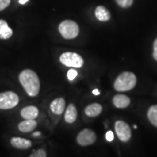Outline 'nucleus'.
Masks as SVG:
<instances>
[{
	"mask_svg": "<svg viewBox=\"0 0 157 157\" xmlns=\"http://www.w3.org/2000/svg\"><path fill=\"white\" fill-rule=\"evenodd\" d=\"M77 71L75 69H70L69 71H68V74H67V76H68V78L69 80H74V78H75L76 76H77Z\"/></svg>",
	"mask_w": 157,
	"mask_h": 157,
	"instance_id": "obj_21",
	"label": "nucleus"
},
{
	"mask_svg": "<svg viewBox=\"0 0 157 157\" xmlns=\"http://www.w3.org/2000/svg\"><path fill=\"white\" fill-rule=\"evenodd\" d=\"M41 135V133L39 132H36L33 133V136H34V137H38L39 135Z\"/></svg>",
	"mask_w": 157,
	"mask_h": 157,
	"instance_id": "obj_26",
	"label": "nucleus"
},
{
	"mask_svg": "<svg viewBox=\"0 0 157 157\" xmlns=\"http://www.w3.org/2000/svg\"><path fill=\"white\" fill-rule=\"evenodd\" d=\"M103 111V107L99 103H92L85 108V114L90 117H95L100 115Z\"/></svg>",
	"mask_w": 157,
	"mask_h": 157,
	"instance_id": "obj_14",
	"label": "nucleus"
},
{
	"mask_svg": "<svg viewBox=\"0 0 157 157\" xmlns=\"http://www.w3.org/2000/svg\"><path fill=\"white\" fill-rule=\"evenodd\" d=\"M58 30L61 36L66 39L76 38L79 33V27L77 23L71 20H66L60 23Z\"/></svg>",
	"mask_w": 157,
	"mask_h": 157,
	"instance_id": "obj_3",
	"label": "nucleus"
},
{
	"mask_svg": "<svg viewBox=\"0 0 157 157\" xmlns=\"http://www.w3.org/2000/svg\"><path fill=\"white\" fill-rule=\"evenodd\" d=\"M37 126V122L34 119H25L18 124V129L22 132H30L34 130Z\"/></svg>",
	"mask_w": 157,
	"mask_h": 157,
	"instance_id": "obj_13",
	"label": "nucleus"
},
{
	"mask_svg": "<svg viewBox=\"0 0 157 157\" xmlns=\"http://www.w3.org/2000/svg\"><path fill=\"white\" fill-rule=\"evenodd\" d=\"M116 2L123 8H128L132 5L134 0H116Z\"/></svg>",
	"mask_w": 157,
	"mask_h": 157,
	"instance_id": "obj_18",
	"label": "nucleus"
},
{
	"mask_svg": "<svg viewBox=\"0 0 157 157\" xmlns=\"http://www.w3.org/2000/svg\"><path fill=\"white\" fill-rule=\"evenodd\" d=\"M115 131L119 139L122 142L129 141L132 136V132L128 124L121 120L116 121Z\"/></svg>",
	"mask_w": 157,
	"mask_h": 157,
	"instance_id": "obj_6",
	"label": "nucleus"
},
{
	"mask_svg": "<svg viewBox=\"0 0 157 157\" xmlns=\"http://www.w3.org/2000/svg\"><path fill=\"white\" fill-rule=\"evenodd\" d=\"M13 30L5 20L0 19V39H8L13 36Z\"/></svg>",
	"mask_w": 157,
	"mask_h": 157,
	"instance_id": "obj_16",
	"label": "nucleus"
},
{
	"mask_svg": "<svg viewBox=\"0 0 157 157\" xmlns=\"http://www.w3.org/2000/svg\"><path fill=\"white\" fill-rule=\"evenodd\" d=\"M47 153L44 149L39 148L38 150L33 151L32 154L30 155V157H46Z\"/></svg>",
	"mask_w": 157,
	"mask_h": 157,
	"instance_id": "obj_19",
	"label": "nucleus"
},
{
	"mask_svg": "<svg viewBox=\"0 0 157 157\" xmlns=\"http://www.w3.org/2000/svg\"><path fill=\"white\" fill-rule=\"evenodd\" d=\"M10 143L12 146L17 149H28L32 146L31 140L20 137H12Z\"/></svg>",
	"mask_w": 157,
	"mask_h": 157,
	"instance_id": "obj_9",
	"label": "nucleus"
},
{
	"mask_svg": "<svg viewBox=\"0 0 157 157\" xmlns=\"http://www.w3.org/2000/svg\"><path fill=\"white\" fill-rule=\"evenodd\" d=\"M134 128H135V129H137V126H136V125H135V126H134Z\"/></svg>",
	"mask_w": 157,
	"mask_h": 157,
	"instance_id": "obj_27",
	"label": "nucleus"
},
{
	"mask_svg": "<svg viewBox=\"0 0 157 157\" xmlns=\"http://www.w3.org/2000/svg\"><path fill=\"white\" fill-rule=\"evenodd\" d=\"M105 138H106V140L108 141H109V142H111V141H112L113 140L114 135H113L112 131H108L106 135H105Z\"/></svg>",
	"mask_w": 157,
	"mask_h": 157,
	"instance_id": "obj_22",
	"label": "nucleus"
},
{
	"mask_svg": "<svg viewBox=\"0 0 157 157\" xmlns=\"http://www.w3.org/2000/svg\"><path fill=\"white\" fill-rule=\"evenodd\" d=\"M148 118L150 122L157 127V105H152L149 108L148 111Z\"/></svg>",
	"mask_w": 157,
	"mask_h": 157,
	"instance_id": "obj_17",
	"label": "nucleus"
},
{
	"mask_svg": "<svg viewBox=\"0 0 157 157\" xmlns=\"http://www.w3.org/2000/svg\"><path fill=\"white\" fill-rule=\"evenodd\" d=\"M113 103L118 109H125L130 104V99L124 95H117L113 98Z\"/></svg>",
	"mask_w": 157,
	"mask_h": 157,
	"instance_id": "obj_11",
	"label": "nucleus"
},
{
	"mask_svg": "<svg viewBox=\"0 0 157 157\" xmlns=\"http://www.w3.org/2000/svg\"><path fill=\"white\" fill-rule=\"evenodd\" d=\"M21 115L25 119H35L39 115V109L34 105L26 106L21 110Z\"/></svg>",
	"mask_w": 157,
	"mask_h": 157,
	"instance_id": "obj_10",
	"label": "nucleus"
},
{
	"mask_svg": "<svg viewBox=\"0 0 157 157\" xmlns=\"http://www.w3.org/2000/svg\"><path fill=\"white\" fill-rule=\"evenodd\" d=\"M19 103V97L14 92L0 93V109L7 110L15 108Z\"/></svg>",
	"mask_w": 157,
	"mask_h": 157,
	"instance_id": "obj_5",
	"label": "nucleus"
},
{
	"mask_svg": "<svg viewBox=\"0 0 157 157\" xmlns=\"http://www.w3.org/2000/svg\"><path fill=\"white\" fill-rule=\"evenodd\" d=\"M65 108H66V101L63 98H56L50 103L51 111L56 115L62 114Z\"/></svg>",
	"mask_w": 157,
	"mask_h": 157,
	"instance_id": "obj_8",
	"label": "nucleus"
},
{
	"mask_svg": "<svg viewBox=\"0 0 157 157\" xmlns=\"http://www.w3.org/2000/svg\"><path fill=\"white\" fill-rule=\"evenodd\" d=\"M95 13L97 19L102 22H105L111 18V13L104 6H98L95 9Z\"/></svg>",
	"mask_w": 157,
	"mask_h": 157,
	"instance_id": "obj_15",
	"label": "nucleus"
},
{
	"mask_svg": "<svg viewBox=\"0 0 157 157\" xmlns=\"http://www.w3.org/2000/svg\"><path fill=\"white\" fill-rule=\"evenodd\" d=\"M153 57L157 61V38L154 41V52H153Z\"/></svg>",
	"mask_w": 157,
	"mask_h": 157,
	"instance_id": "obj_23",
	"label": "nucleus"
},
{
	"mask_svg": "<svg viewBox=\"0 0 157 157\" xmlns=\"http://www.w3.org/2000/svg\"><path fill=\"white\" fill-rule=\"evenodd\" d=\"M11 0H0V12L3 11L10 5Z\"/></svg>",
	"mask_w": 157,
	"mask_h": 157,
	"instance_id": "obj_20",
	"label": "nucleus"
},
{
	"mask_svg": "<svg viewBox=\"0 0 157 157\" xmlns=\"http://www.w3.org/2000/svg\"><path fill=\"white\" fill-rule=\"evenodd\" d=\"M60 61L62 64L68 67L81 68L84 65L82 57L77 53L72 52H66L60 57Z\"/></svg>",
	"mask_w": 157,
	"mask_h": 157,
	"instance_id": "obj_4",
	"label": "nucleus"
},
{
	"mask_svg": "<svg viewBox=\"0 0 157 157\" xmlns=\"http://www.w3.org/2000/svg\"><path fill=\"white\" fill-rule=\"evenodd\" d=\"M19 81L25 93L30 97H35L40 90V81L36 72L31 69H25L19 74Z\"/></svg>",
	"mask_w": 157,
	"mask_h": 157,
	"instance_id": "obj_1",
	"label": "nucleus"
},
{
	"mask_svg": "<svg viewBox=\"0 0 157 157\" xmlns=\"http://www.w3.org/2000/svg\"><path fill=\"white\" fill-rule=\"evenodd\" d=\"M93 93L95 95H98L100 94V91L98 89H95V90H94L93 91Z\"/></svg>",
	"mask_w": 157,
	"mask_h": 157,
	"instance_id": "obj_24",
	"label": "nucleus"
},
{
	"mask_svg": "<svg viewBox=\"0 0 157 157\" xmlns=\"http://www.w3.org/2000/svg\"><path fill=\"white\" fill-rule=\"evenodd\" d=\"M64 118L65 121L69 124L74 123L76 121V118H77V109L74 104L71 103L68 105L66 110Z\"/></svg>",
	"mask_w": 157,
	"mask_h": 157,
	"instance_id": "obj_12",
	"label": "nucleus"
},
{
	"mask_svg": "<svg viewBox=\"0 0 157 157\" xmlns=\"http://www.w3.org/2000/svg\"><path fill=\"white\" fill-rule=\"evenodd\" d=\"M137 83V77L134 73L125 71L117 78L114 82V88L117 91L126 92L133 89Z\"/></svg>",
	"mask_w": 157,
	"mask_h": 157,
	"instance_id": "obj_2",
	"label": "nucleus"
},
{
	"mask_svg": "<svg viewBox=\"0 0 157 157\" xmlns=\"http://www.w3.org/2000/svg\"><path fill=\"white\" fill-rule=\"evenodd\" d=\"M96 136L95 132L89 129H84L78 133L76 137V141L80 146H87L93 144L95 142Z\"/></svg>",
	"mask_w": 157,
	"mask_h": 157,
	"instance_id": "obj_7",
	"label": "nucleus"
},
{
	"mask_svg": "<svg viewBox=\"0 0 157 157\" xmlns=\"http://www.w3.org/2000/svg\"><path fill=\"white\" fill-rule=\"evenodd\" d=\"M29 0H19V3L21 4V5H24V4L26 3V2H28Z\"/></svg>",
	"mask_w": 157,
	"mask_h": 157,
	"instance_id": "obj_25",
	"label": "nucleus"
}]
</instances>
